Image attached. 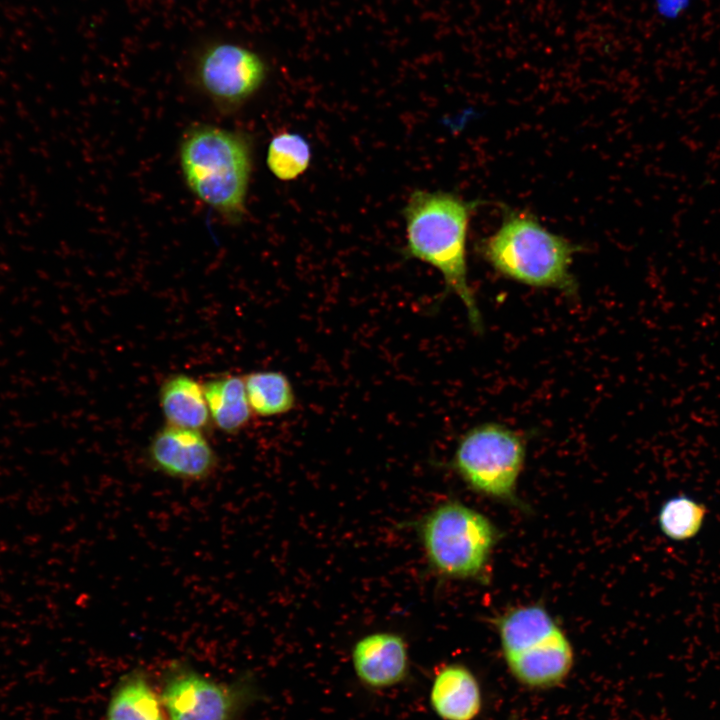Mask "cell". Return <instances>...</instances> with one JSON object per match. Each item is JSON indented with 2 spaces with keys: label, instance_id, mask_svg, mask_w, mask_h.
<instances>
[{
  "label": "cell",
  "instance_id": "1",
  "mask_svg": "<svg viewBox=\"0 0 720 720\" xmlns=\"http://www.w3.org/2000/svg\"><path fill=\"white\" fill-rule=\"evenodd\" d=\"M479 204L449 192L416 189L402 210L406 226L403 256L441 273L445 292L461 300L477 333L483 331V320L468 281L466 242L470 218Z\"/></svg>",
  "mask_w": 720,
  "mask_h": 720
},
{
  "label": "cell",
  "instance_id": "2",
  "mask_svg": "<svg viewBox=\"0 0 720 720\" xmlns=\"http://www.w3.org/2000/svg\"><path fill=\"white\" fill-rule=\"evenodd\" d=\"M479 255L499 274L518 283L575 296L573 256L582 248L546 229L527 211L505 208L498 229L481 239Z\"/></svg>",
  "mask_w": 720,
  "mask_h": 720
},
{
  "label": "cell",
  "instance_id": "3",
  "mask_svg": "<svg viewBox=\"0 0 720 720\" xmlns=\"http://www.w3.org/2000/svg\"><path fill=\"white\" fill-rule=\"evenodd\" d=\"M179 159L187 186L202 202L232 222L242 218L252 170L247 136L213 125L194 126L182 139Z\"/></svg>",
  "mask_w": 720,
  "mask_h": 720
},
{
  "label": "cell",
  "instance_id": "4",
  "mask_svg": "<svg viewBox=\"0 0 720 720\" xmlns=\"http://www.w3.org/2000/svg\"><path fill=\"white\" fill-rule=\"evenodd\" d=\"M494 625L506 666L519 684L545 690L568 677L574 665L572 644L543 606L510 609Z\"/></svg>",
  "mask_w": 720,
  "mask_h": 720
},
{
  "label": "cell",
  "instance_id": "5",
  "mask_svg": "<svg viewBox=\"0 0 720 720\" xmlns=\"http://www.w3.org/2000/svg\"><path fill=\"white\" fill-rule=\"evenodd\" d=\"M429 563L442 576L479 579L501 532L483 513L456 500L439 504L420 526Z\"/></svg>",
  "mask_w": 720,
  "mask_h": 720
},
{
  "label": "cell",
  "instance_id": "6",
  "mask_svg": "<svg viewBox=\"0 0 720 720\" xmlns=\"http://www.w3.org/2000/svg\"><path fill=\"white\" fill-rule=\"evenodd\" d=\"M526 459V439L511 427L486 422L459 439L451 466L474 491L519 505L517 482Z\"/></svg>",
  "mask_w": 720,
  "mask_h": 720
},
{
  "label": "cell",
  "instance_id": "7",
  "mask_svg": "<svg viewBox=\"0 0 720 720\" xmlns=\"http://www.w3.org/2000/svg\"><path fill=\"white\" fill-rule=\"evenodd\" d=\"M267 66L260 55L240 44L211 41L196 53L193 77L215 104L232 109L246 102L262 86Z\"/></svg>",
  "mask_w": 720,
  "mask_h": 720
},
{
  "label": "cell",
  "instance_id": "8",
  "mask_svg": "<svg viewBox=\"0 0 720 720\" xmlns=\"http://www.w3.org/2000/svg\"><path fill=\"white\" fill-rule=\"evenodd\" d=\"M150 464L170 477L200 481L217 467V455L202 431L166 424L147 447Z\"/></svg>",
  "mask_w": 720,
  "mask_h": 720
},
{
  "label": "cell",
  "instance_id": "9",
  "mask_svg": "<svg viewBox=\"0 0 720 720\" xmlns=\"http://www.w3.org/2000/svg\"><path fill=\"white\" fill-rule=\"evenodd\" d=\"M352 666L358 680L370 689L382 690L405 681L409 675L408 647L391 632H375L353 646Z\"/></svg>",
  "mask_w": 720,
  "mask_h": 720
},
{
  "label": "cell",
  "instance_id": "10",
  "mask_svg": "<svg viewBox=\"0 0 720 720\" xmlns=\"http://www.w3.org/2000/svg\"><path fill=\"white\" fill-rule=\"evenodd\" d=\"M163 702L170 720H228L231 705L225 690L192 673L171 679Z\"/></svg>",
  "mask_w": 720,
  "mask_h": 720
},
{
  "label": "cell",
  "instance_id": "11",
  "mask_svg": "<svg viewBox=\"0 0 720 720\" xmlns=\"http://www.w3.org/2000/svg\"><path fill=\"white\" fill-rule=\"evenodd\" d=\"M429 701L434 713L442 720H475L483 705L477 677L459 663L447 664L436 672Z\"/></svg>",
  "mask_w": 720,
  "mask_h": 720
},
{
  "label": "cell",
  "instance_id": "12",
  "mask_svg": "<svg viewBox=\"0 0 720 720\" xmlns=\"http://www.w3.org/2000/svg\"><path fill=\"white\" fill-rule=\"evenodd\" d=\"M159 403L168 425L203 431L211 423L203 385L191 376L166 378L159 390Z\"/></svg>",
  "mask_w": 720,
  "mask_h": 720
},
{
  "label": "cell",
  "instance_id": "13",
  "mask_svg": "<svg viewBox=\"0 0 720 720\" xmlns=\"http://www.w3.org/2000/svg\"><path fill=\"white\" fill-rule=\"evenodd\" d=\"M202 385L211 422L220 431L235 434L248 425L253 413L243 377L221 375L205 381Z\"/></svg>",
  "mask_w": 720,
  "mask_h": 720
},
{
  "label": "cell",
  "instance_id": "14",
  "mask_svg": "<svg viewBox=\"0 0 720 720\" xmlns=\"http://www.w3.org/2000/svg\"><path fill=\"white\" fill-rule=\"evenodd\" d=\"M247 399L254 415L259 417L281 416L296 406L294 387L281 371L261 370L243 377Z\"/></svg>",
  "mask_w": 720,
  "mask_h": 720
},
{
  "label": "cell",
  "instance_id": "15",
  "mask_svg": "<svg viewBox=\"0 0 720 720\" xmlns=\"http://www.w3.org/2000/svg\"><path fill=\"white\" fill-rule=\"evenodd\" d=\"M707 516L704 503L687 494L671 496L661 505L657 523L662 534L674 542H685L702 530Z\"/></svg>",
  "mask_w": 720,
  "mask_h": 720
},
{
  "label": "cell",
  "instance_id": "16",
  "mask_svg": "<svg viewBox=\"0 0 720 720\" xmlns=\"http://www.w3.org/2000/svg\"><path fill=\"white\" fill-rule=\"evenodd\" d=\"M311 156L310 144L302 135L285 131L271 139L266 164L277 179L292 181L308 169Z\"/></svg>",
  "mask_w": 720,
  "mask_h": 720
},
{
  "label": "cell",
  "instance_id": "17",
  "mask_svg": "<svg viewBox=\"0 0 720 720\" xmlns=\"http://www.w3.org/2000/svg\"><path fill=\"white\" fill-rule=\"evenodd\" d=\"M108 720H164L159 701L141 679L124 684L114 695L108 710Z\"/></svg>",
  "mask_w": 720,
  "mask_h": 720
},
{
  "label": "cell",
  "instance_id": "18",
  "mask_svg": "<svg viewBox=\"0 0 720 720\" xmlns=\"http://www.w3.org/2000/svg\"><path fill=\"white\" fill-rule=\"evenodd\" d=\"M691 2L692 0H657V8L663 17L675 19L689 9Z\"/></svg>",
  "mask_w": 720,
  "mask_h": 720
}]
</instances>
